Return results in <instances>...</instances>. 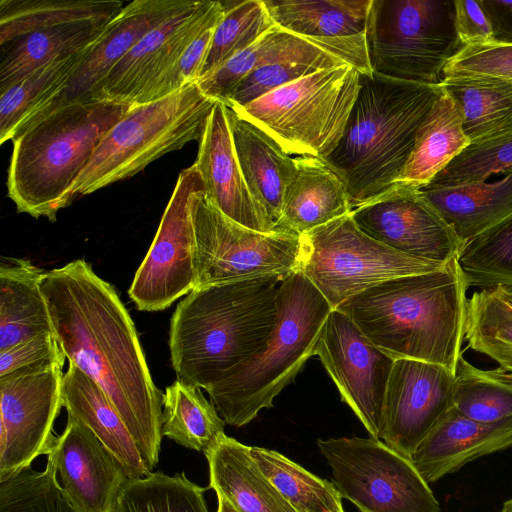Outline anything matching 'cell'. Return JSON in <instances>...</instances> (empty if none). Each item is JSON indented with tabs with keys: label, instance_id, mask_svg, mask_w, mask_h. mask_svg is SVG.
Listing matches in <instances>:
<instances>
[{
	"label": "cell",
	"instance_id": "obj_1",
	"mask_svg": "<svg viewBox=\"0 0 512 512\" xmlns=\"http://www.w3.org/2000/svg\"><path fill=\"white\" fill-rule=\"evenodd\" d=\"M40 288L66 359L106 393L152 472L163 437V393L114 287L77 259L45 272Z\"/></svg>",
	"mask_w": 512,
	"mask_h": 512
},
{
	"label": "cell",
	"instance_id": "obj_2",
	"mask_svg": "<svg viewBox=\"0 0 512 512\" xmlns=\"http://www.w3.org/2000/svg\"><path fill=\"white\" fill-rule=\"evenodd\" d=\"M468 288L454 259L435 271L379 283L336 309L392 358L438 364L455 373L462 355Z\"/></svg>",
	"mask_w": 512,
	"mask_h": 512
},
{
	"label": "cell",
	"instance_id": "obj_3",
	"mask_svg": "<svg viewBox=\"0 0 512 512\" xmlns=\"http://www.w3.org/2000/svg\"><path fill=\"white\" fill-rule=\"evenodd\" d=\"M280 275L195 287L177 305L169 347L177 380L207 389L256 355L276 322Z\"/></svg>",
	"mask_w": 512,
	"mask_h": 512
},
{
	"label": "cell",
	"instance_id": "obj_4",
	"mask_svg": "<svg viewBox=\"0 0 512 512\" xmlns=\"http://www.w3.org/2000/svg\"><path fill=\"white\" fill-rule=\"evenodd\" d=\"M357 98L337 147L324 159L342 182L352 210L395 185L416 133L442 93L439 84L360 74Z\"/></svg>",
	"mask_w": 512,
	"mask_h": 512
},
{
	"label": "cell",
	"instance_id": "obj_5",
	"mask_svg": "<svg viewBox=\"0 0 512 512\" xmlns=\"http://www.w3.org/2000/svg\"><path fill=\"white\" fill-rule=\"evenodd\" d=\"M133 105L110 100L63 105L19 132L7 177L17 211L56 220L106 133Z\"/></svg>",
	"mask_w": 512,
	"mask_h": 512
},
{
	"label": "cell",
	"instance_id": "obj_6",
	"mask_svg": "<svg viewBox=\"0 0 512 512\" xmlns=\"http://www.w3.org/2000/svg\"><path fill=\"white\" fill-rule=\"evenodd\" d=\"M332 307L300 272L284 278L278 288L275 326L264 347L205 389L228 425L241 427L297 376L315 347Z\"/></svg>",
	"mask_w": 512,
	"mask_h": 512
},
{
	"label": "cell",
	"instance_id": "obj_7",
	"mask_svg": "<svg viewBox=\"0 0 512 512\" xmlns=\"http://www.w3.org/2000/svg\"><path fill=\"white\" fill-rule=\"evenodd\" d=\"M217 100L191 83L161 99L133 105L106 133L70 192V202L131 178L161 156L201 138Z\"/></svg>",
	"mask_w": 512,
	"mask_h": 512
},
{
	"label": "cell",
	"instance_id": "obj_8",
	"mask_svg": "<svg viewBox=\"0 0 512 512\" xmlns=\"http://www.w3.org/2000/svg\"><path fill=\"white\" fill-rule=\"evenodd\" d=\"M360 74L347 64L322 69L230 109L272 136L287 154L324 159L344 134Z\"/></svg>",
	"mask_w": 512,
	"mask_h": 512
},
{
	"label": "cell",
	"instance_id": "obj_9",
	"mask_svg": "<svg viewBox=\"0 0 512 512\" xmlns=\"http://www.w3.org/2000/svg\"><path fill=\"white\" fill-rule=\"evenodd\" d=\"M365 38L372 72L439 84L462 48L453 0H371Z\"/></svg>",
	"mask_w": 512,
	"mask_h": 512
},
{
	"label": "cell",
	"instance_id": "obj_10",
	"mask_svg": "<svg viewBox=\"0 0 512 512\" xmlns=\"http://www.w3.org/2000/svg\"><path fill=\"white\" fill-rule=\"evenodd\" d=\"M445 265L405 255L374 240L356 226L351 214L301 235L299 271L332 309L384 281Z\"/></svg>",
	"mask_w": 512,
	"mask_h": 512
},
{
	"label": "cell",
	"instance_id": "obj_11",
	"mask_svg": "<svg viewBox=\"0 0 512 512\" xmlns=\"http://www.w3.org/2000/svg\"><path fill=\"white\" fill-rule=\"evenodd\" d=\"M317 446L340 496L361 512H441L411 461L380 439H319Z\"/></svg>",
	"mask_w": 512,
	"mask_h": 512
},
{
	"label": "cell",
	"instance_id": "obj_12",
	"mask_svg": "<svg viewBox=\"0 0 512 512\" xmlns=\"http://www.w3.org/2000/svg\"><path fill=\"white\" fill-rule=\"evenodd\" d=\"M196 286L299 271L301 235L259 232L224 215L206 195L194 215Z\"/></svg>",
	"mask_w": 512,
	"mask_h": 512
},
{
	"label": "cell",
	"instance_id": "obj_13",
	"mask_svg": "<svg viewBox=\"0 0 512 512\" xmlns=\"http://www.w3.org/2000/svg\"><path fill=\"white\" fill-rule=\"evenodd\" d=\"M197 167L182 170L129 296L140 311H160L196 286L194 215L205 196Z\"/></svg>",
	"mask_w": 512,
	"mask_h": 512
},
{
	"label": "cell",
	"instance_id": "obj_14",
	"mask_svg": "<svg viewBox=\"0 0 512 512\" xmlns=\"http://www.w3.org/2000/svg\"><path fill=\"white\" fill-rule=\"evenodd\" d=\"M224 12L221 1L192 0L131 48L97 87L92 100L129 105L151 102L189 44L209 24L222 18Z\"/></svg>",
	"mask_w": 512,
	"mask_h": 512
},
{
	"label": "cell",
	"instance_id": "obj_15",
	"mask_svg": "<svg viewBox=\"0 0 512 512\" xmlns=\"http://www.w3.org/2000/svg\"><path fill=\"white\" fill-rule=\"evenodd\" d=\"M314 355L370 437L380 439L385 392L395 359L337 309L329 314Z\"/></svg>",
	"mask_w": 512,
	"mask_h": 512
},
{
	"label": "cell",
	"instance_id": "obj_16",
	"mask_svg": "<svg viewBox=\"0 0 512 512\" xmlns=\"http://www.w3.org/2000/svg\"><path fill=\"white\" fill-rule=\"evenodd\" d=\"M61 366L0 379V482L50 455L58 436L53 424L62 404Z\"/></svg>",
	"mask_w": 512,
	"mask_h": 512
},
{
	"label": "cell",
	"instance_id": "obj_17",
	"mask_svg": "<svg viewBox=\"0 0 512 512\" xmlns=\"http://www.w3.org/2000/svg\"><path fill=\"white\" fill-rule=\"evenodd\" d=\"M350 214L363 233L411 257L447 264L464 247L443 215L410 186L395 184Z\"/></svg>",
	"mask_w": 512,
	"mask_h": 512
},
{
	"label": "cell",
	"instance_id": "obj_18",
	"mask_svg": "<svg viewBox=\"0 0 512 512\" xmlns=\"http://www.w3.org/2000/svg\"><path fill=\"white\" fill-rule=\"evenodd\" d=\"M454 378V372L438 364L395 359L385 392L380 439L410 460L453 406Z\"/></svg>",
	"mask_w": 512,
	"mask_h": 512
},
{
	"label": "cell",
	"instance_id": "obj_19",
	"mask_svg": "<svg viewBox=\"0 0 512 512\" xmlns=\"http://www.w3.org/2000/svg\"><path fill=\"white\" fill-rule=\"evenodd\" d=\"M47 458L77 512H111L119 491L130 479L117 458L71 415Z\"/></svg>",
	"mask_w": 512,
	"mask_h": 512
},
{
	"label": "cell",
	"instance_id": "obj_20",
	"mask_svg": "<svg viewBox=\"0 0 512 512\" xmlns=\"http://www.w3.org/2000/svg\"><path fill=\"white\" fill-rule=\"evenodd\" d=\"M191 1L134 0L127 3L110 20L105 32L91 47L67 86L27 126L68 103L92 101L97 87L131 48L149 31L180 12Z\"/></svg>",
	"mask_w": 512,
	"mask_h": 512
},
{
	"label": "cell",
	"instance_id": "obj_21",
	"mask_svg": "<svg viewBox=\"0 0 512 512\" xmlns=\"http://www.w3.org/2000/svg\"><path fill=\"white\" fill-rule=\"evenodd\" d=\"M206 197L224 215L250 229L269 233L275 224L254 198L236 155L227 107L216 101L204 127L196 161Z\"/></svg>",
	"mask_w": 512,
	"mask_h": 512
},
{
	"label": "cell",
	"instance_id": "obj_22",
	"mask_svg": "<svg viewBox=\"0 0 512 512\" xmlns=\"http://www.w3.org/2000/svg\"><path fill=\"white\" fill-rule=\"evenodd\" d=\"M512 446V418L485 423L452 406L421 441L411 463L427 482L458 471L467 463Z\"/></svg>",
	"mask_w": 512,
	"mask_h": 512
},
{
	"label": "cell",
	"instance_id": "obj_23",
	"mask_svg": "<svg viewBox=\"0 0 512 512\" xmlns=\"http://www.w3.org/2000/svg\"><path fill=\"white\" fill-rule=\"evenodd\" d=\"M419 190L464 245L512 220V173L494 182L429 184Z\"/></svg>",
	"mask_w": 512,
	"mask_h": 512
},
{
	"label": "cell",
	"instance_id": "obj_24",
	"mask_svg": "<svg viewBox=\"0 0 512 512\" xmlns=\"http://www.w3.org/2000/svg\"><path fill=\"white\" fill-rule=\"evenodd\" d=\"M227 115L247 186L276 227L281 218L285 191L296 174L295 160L257 125L228 107Z\"/></svg>",
	"mask_w": 512,
	"mask_h": 512
},
{
	"label": "cell",
	"instance_id": "obj_25",
	"mask_svg": "<svg viewBox=\"0 0 512 512\" xmlns=\"http://www.w3.org/2000/svg\"><path fill=\"white\" fill-rule=\"evenodd\" d=\"M251 447L220 434L205 450L209 487L239 512H295L260 469Z\"/></svg>",
	"mask_w": 512,
	"mask_h": 512
},
{
	"label": "cell",
	"instance_id": "obj_26",
	"mask_svg": "<svg viewBox=\"0 0 512 512\" xmlns=\"http://www.w3.org/2000/svg\"><path fill=\"white\" fill-rule=\"evenodd\" d=\"M61 396L68 415L93 432L121 463L130 479L151 473L106 393L74 364L69 363L63 376Z\"/></svg>",
	"mask_w": 512,
	"mask_h": 512
},
{
	"label": "cell",
	"instance_id": "obj_27",
	"mask_svg": "<svg viewBox=\"0 0 512 512\" xmlns=\"http://www.w3.org/2000/svg\"><path fill=\"white\" fill-rule=\"evenodd\" d=\"M294 160L296 174L285 191L276 230L303 235L352 212L342 182L322 159Z\"/></svg>",
	"mask_w": 512,
	"mask_h": 512
},
{
	"label": "cell",
	"instance_id": "obj_28",
	"mask_svg": "<svg viewBox=\"0 0 512 512\" xmlns=\"http://www.w3.org/2000/svg\"><path fill=\"white\" fill-rule=\"evenodd\" d=\"M45 272L29 260L3 258L0 265V351L44 334H54L40 288Z\"/></svg>",
	"mask_w": 512,
	"mask_h": 512
},
{
	"label": "cell",
	"instance_id": "obj_29",
	"mask_svg": "<svg viewBox=\"0 0 512 512\" xmlns=\"http://www.w3.org/2000/svg\"><path fill=\"white\" fill-rule=\"evenodd\" d=\"M470 144L457 106L442 90L420 124L413 150L395 184L422 189Z\"/></svg>",
	"mask_w": 512,
	"mask_h": 512
},
{
	"label": "cell",
	"instance_id": "obj_30",
	"mask_svg": "<svg viewBox=\"0 0 512 512\" xmlns=\"http://www.w3.org/2000/svg\"><path fill=\"white\" fill-rule=\"evenodd\" d=\"M110 20L50 27L0 45V89L48 62L65 58L94 44L103 35Z\"/></svg>",
	"mask_w": 512,
	"mask_h": 512
},
{
	"label": "cell",
	"instance_id": "obj_31",
	"mask_svg": "<svg viewBox=\"0 0 512 512\" xmlns=\"http://www.w3.org/2000/svg\"><path fill=\"white\" fill-rule=\"evenodd\" d=\"M94 44L48 62L0 89L1 144L13 140L67 86Z\"/></svg>",
	"mask_w": 512,
	"mask_h": 512
},
{
	"label": "cell",
	"instance_id": "obj_32",
	"mask_svg": "<svg viewBox=\"0 0 512 512\" xmlns=\"http://www.w3.org/2000/svg\"><path fill=\"white\" fill-rule=\"evenodd\" d=\"M439 85L457 106L471 143L512 127V81L489 76H447Z\"/></svg>",
	"mask_w": 512,
	"mask_h": 512
},
{
	"label": "cell",
	"instance_id": "obj_33",
	"mask_svg": "<svg viewBox=\"0 0 512 512\" xmlns=\"http://www.w3.org/2000/svg\"><path fill=\"white\" fill-rule=\"evenodd\" d=\"M274 24L302 37L343 38L365 34L371 0H264Z\"/></svg>",
	"mask_w": 512,
	"mask_h": 512
},
{
	"label": "cell",
	"instance_id": "obj_34",
	"mask_svg": "<svg viewBox=\"0 0 512 512\" xmlns=\"http://www.w3.org/2000/svg\"><path fill=\"white\" fill-rule=\"evenodd\" d=\"M343 39L302 37L274 25L252 45L231 57L197 84L208 97L223 102L241 80L256 68L331 47Z\"/></svg>",
	"mask_w": 512,
	"mask_h": 512
},
{
	"label": "cell",
	"instance_id": "obj_35",
	"mask_svg": "<svg viewBox=\"0 0 512 512\" xmlns=\"http://www.w3.org/2000/svg\"><path fill=\"white\" fill-rule=\"evenodd\" d=\"M124 6L118 0H1L0 45L50 27L110 20Z\"/></svg>",
	"mask_w": 512,
	"mask_h": 512
},
{
	"label": "cell",
	"instance_id": "obj_36",
	"mask_svg": "<svg viewBox=\"0 0 512 512\" xmlns=\"http://www.w3.org/2000/svg\"><path fill=\"white\" fill-rule=\"evenodd\" d=\"M464 340L512 372V285L482 288L467 299Z\"/></svg>",
	"mask_w": 512,
	"mask_h": 512
},
{
	"label": "cell",
	"instance_id": "obj_37",
	"mask_svg": "<svg viewBox=\"0 0 512 512\" xmlns=\"http://www.w3.org/2000/svg\"><path fill=\"white\" fill-rule=\"evenodd\" d=\"M224 420L200 388L180 380L166 387L162 405V435L198 452L224 433Z\"/></svg>",
	"mask_w": 512,
	"mask_h": 512
},
{
	"label": "cell",
	"instance_id": "obj_38",
	"mask_svg": "<svg viewBox=\"0 0 512 512\" xmlns=\"http://www.w3.org/2000/svg\"><path fill=\"white\" fill-rule=\"evenodd\" d=\"M250 450L260 469L295 512H345L333 483L277 451L262 447Z\"/></svg>",
	"mask_w": 512,
	"mask_h": 512
},
{
	"label": "cell",
	"instance_id": "obj_39",
	"mask_svg": "<svg viewBox=\"0 0 512 512\" xmlns=\"http://www.w3.org/2000/svg\"><path fill=\"white\" fill-rule=\"evenodd\" d=\"M207 488L189 480L185 473L169 476L151 472L128 479L119 491L111 512H209Z\"/></svg>",
	"mask_w": 512,
	"mask_h": 512
},
{
	"label": "cell",
	"instance_id": "obj_40",
	"mask_svg": "<svg viewBox=\"0 0 512 512\" xmlns=\"http://www.w3.org/2000/svg\"><path fill=\"white\" fill-rule=\"evenodd\" d=\"M453 406L479 422L512 418V372L501 367L479 369L461 355L455 370Z\"/></svg>",
	"mask_w": 512,
	"mask_h": 512
},
{
	"label": "cell",
	"instance_id": "obj_41",
	"mask_svg": "<svg viewBox=\"0 0 512 512\" xmlns=\"http://www.w3.org/2000/svg\"><path fill=\"white\" fill-rule=\"evenodd\" d=\"M223 5L225 12L215 29L200 79L252 45L275 25L264 0H245L231 3V6L223 2Z\"/></svg>",
	"mask_w": 512,
	"mask_h": 512
},
{
	"label": "cell",
	"instance_id": "obj_42",
	"mask_svg": "<svg viewBox=\"0 0 512 512\" xmlns=\"http://www.w3.org/2000/svg\"><path fill=\"white\" fill-rule=\"evenodd\" d=\"M458 261L469 287L512 285V220L466 243Z\"/></svg>",
	"mask_w": 512,
	"mask_h": 512
},
{
	"label": "cell",
	"instance_id": "obj_43",
	"mask_svg": "<svg viewBox=\"0 0 512 512\" xmlns=\"http://www.w3.org/2000/svg\"><path fill=\"white\" fill-rule=\"evenodd\" d=\"M0 512H77L62 491L53 463L31 467L0 482Z\"/></svg>",
	"mask_w": 512,
	"mask_h": 512
},
{
	"label": "cell",
	"instance_id": "obj_44",
	"mask_svg": "<svg viewBox=\"0 0 512 512\" xmlns=\"http://www.w3.org/2000/svg\"><path fill=\"white\" fill-rule=\"evenodd\" d=\"M512 173V127L486 140L471 143L430 184L482 182Z\"/></svg>",
	"mask_w": 512,
	"mask_h": 512
},
{
	"label": "cell",
	"instance_id": "obj_45",
	"mask_svg": "<svg viewBox=\"0 0 512 512\" xmlns=\"http://www.w3.org/2000/svg\"><path fill=\"white\" fill-rule=\"evenodd\" d=\"M489 76L512 81V43L464 45L447 63L443 77Z\"/></svg>",
	"mask_w": 512,
	"mask_h": 512
},
{
	"label": "cell",
	"instance_id": "obj_46",
	"mask_svg": "<svg viewBox=\"0 0 512 512\" xmlns=\"http://www.w3.org/2000/svg\"><path fill=\"white\" fill-rule=\"evenodd\" d=\"M65 358L54 334L36 336L0 351V379L63 367Z\"/></svg>",
	"mask_w": 512,
	"mask_h": 512
},
{
	"label": "cell",
	"instance_id": "obj_47",
	"mask_svg": "<svg viewBox=\"0 0 512 512\" xmlns=\"http://www.w3.org/2000/svg\"><path fill=\"white\" fill-rule=\"evenodd\" d=\"M457 35L464 45L492 42L491 21L480 1L453 0Z\"/></svg>",
	"mask_w": 512,
	"mask_h": 512
},
{
	"label": "cell",
	"instance_id": "obj_48",
	"mask_svg": "<svg viewBox=\"0 0 512 512\" xmlns=\"http://www.w3.org/2000/svg\"><path fill=\"white\" fill-rule=\"evenodd\" d=\"M493 28V41L512 43V0H480Z\"/></svg>",
	"mask_w": 512,
	"mask_h": 512
},
{
	"label": "cell",
	"instance_id": "obj_49",
	"mask_svg": "<svg viewBox=\"0 0 512 512\" xmlns=\"http://www.w3.org/2000/svg\"><path fill=\"white\" fill-rule=\"evenodd\" d=\"M218 508L216 512H239L226 498L217 495Z\"/></svg>",
	"mask_w": 512,
	"mask_h": 512
},
{
	"label": "cell",
	"instance_id": "obj_50",
	"mask_svg": "<svg viewBox=\"0 0 512 512\" xmlns=\"http://www.w3.org/2000/svg\"><path fill=\"white\" fill-rule=\"evenodd\" d=\"M499 512H512V498L507 500Z\"/></svg>",
	"mask_w": 512,
	"mask_h": 512
}]
</instances>
